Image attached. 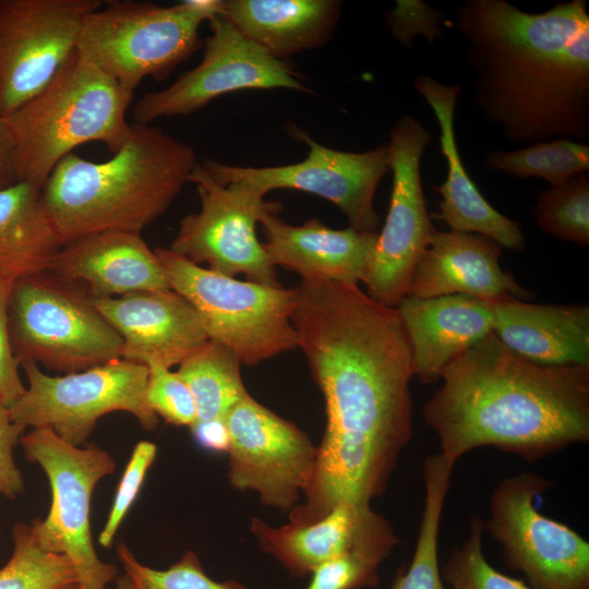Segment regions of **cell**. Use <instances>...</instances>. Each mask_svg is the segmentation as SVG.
Here are the masks:
<instances>
[{
  "label": "cell",
  "instance_id": "cell-42",
  "mask_svg": "<svg viewBox=\"0 0 589 589\" xmlns=\"http://www.w3.org/2000/svg\"><path fill=\"white\" fill-rule=\"evenodd\" d=\"M16 182L13 147L5 119L0 115V189Z\"/></svg>",
  "mask_w": 589,
  "mask_h": 589
},
{
  "label": "cell",
  "instance_id": "cell-25",
  "mask_svg": "<svg viewBox=\"0 0 589 589\" xmlns=\"http://www.w3.org/2000/svg\"><path fill=\"white\" fill-rule=\"evenodd\" d=\"M388 524L370 505L340 503L310 524L289 522L273 527L261 518H252L251 532L260 548L292 576L305 577Z\"/></svg>",
  "mask_w": 589,
  "mask_h": 589
},
{
  "label": "cell",
  "instance_id": "cell-20",
  "mask_svg": "<svg viewBox=\"0 0 589 589\" xmlns=\"http://www.w3.org/2000/svg\"><path fill=\"white\" fill-rule=\"evenodd\" d=\"M502 248L477 233L434 230L422 253L407 296L464 294L484 301L527 300L532 294L500 265Z\"/></svg>",
  "mask_w": 589,
  "mask_h": 589
},
{
  "label": "cell",
  "instance_id": "cell-44",
  "mask_svg": "<svg viewBox=\"0 0 589 589\" xmlns=\"http://www.w3.org/2000/svg\"><path fill=\"white\" fill-rule=\"evenodd\" d=\"M63 589H82V588L80 587L79 584H76V585H72V586H69V587L63 588Z\"/></svg>",
  "mask_w": 589,
  "mask_h": 589
},
{
  "label": "cell",
  "instance_id": "cell-8",
  "mask_svg": "<svg viewBox=\"0 0 589 589\" xmlns=\"http://www.w3.org/2000/svg\"><path fill=\"white\" fill-rule=\"evenodd\" d=\"M171 290L200 316L209 340L255 365L298 348L292 289L238 280L202 267L170 249L154 250Z\"/></svg>",
  "mask_w": 589,
  "mask_h": 589
},
{
  "label": "cell",
  "instance_id": "cell-14",
  "mask_svg": "<svg viewBox=\"0 0 589 589\" xmlns=\"http://www.w3.org/2000/svg\"><path fill=\"white\" fill-rule=\"evenodd\" d=\"M189 182L195 184L201 208L187 215L179 225L170 250L208 269L248 280L281 287L275 266L256 236L262 216L280 209L277 202H267L237 183H218L197 164Z\"/></svg>",
  "mask_w": 589,
  "mask_h": 589
},
{
  "label": "cell",
  "instance_id": "cell-3",
  "mask_svg": "<svg viewBox=\"0 0 589 589\" xmlns=\"http://www.w3.org/2000/svg\"><path fill=\"white\" fill-rule=\"evenodd\" d=\"M423 406L453 464L492 446L529 462L589 441V363H533L488 334L455 358Z\"/></svg>",
  "mask_w": 589,
  "mask_h": 589
},
{
  "label": "cell",
  "instance_id": "cell-36",
  "mask_svg": "<svg viewBox=\"0 0 589 589\" xmlns=\"http://www.w3.org/2000/svg\"><path fill=\"white\" fill-rule=\"evenodd\" d=\"M148 369L146 400L152 410L166 422L191 426L197 419L193 395L177 372L157 362L145 364Z\"/></svg>",
  "mask_w": 589,
  "mask_h": 589
},
{
  "label": "cell",
  "instance_id": "cell-24",
  "mask_svg": "<svg viewBox=\"0 0 589 589\" xmlns=\"http://www.w3.org/2000/svg\"><path fill=\"white\" fill-rule=\"evenodd\" d=\"M493 334L510 350L541 365L589 363V305L491 301Z\"/></svg>",
  "mask_w": 589,
  "mask_h": 589
},
{
  "label": "cell",
  "instance_id": "cell-12",
  "mask_svg": "<svg viewBox=\"0 0 589 589\" xmlns=\"http://www.w3.org/2000/svg\"><path fill=\"white\" fill-rule=\"evenodd\" d=\"M291 134L309 146L306 158L299 163L255 168L207 159L202 165L218 183H237L260 197L272 190L293 189L326 199L346 215L349 228L377 232L374 196L390 170L388 145L360 153L341 152L318 144L296 127Z\"/></svg>",
  "mask_w": 589,
  "mask_h": 589
},
{
  "label": "cell",
  "instance_id": "cell-27",
  "mask_svg": "<svg viewBox=\"0 0 589 589\" xmlns=\"http://www.w3.org/2000/svg\"><path fill=\"white\" fill-rule=\"evenodd\" d=\"M40 191L25 181L0 189V272L14 279L46 271L61 248Z\"/></svg>",
  "mask_w": 589,
  "mask_h": 589
},
{
  "label": "cell",
  "instance_id": "cell-33",
  "mask_svg": "<svg viewBox=\"0 0 589 589\" xmlns=\"http://www.w3.org/2000/svg\"><path fill=\"white\" fill-rule=\"evenodd\" d=\"M533 214L546 235L581 247L589 244V177L585 173L541 190Z\"/></svg>",
  "mask_w": 589,
  "mask_h": 589
},
{
  "label": "cell",
  "instance_id": "cell-23",
  "mask_svg": "<svg viewBox=\"0 0 589 589\" xmlns=\"http://www.w3.org/2000/svg\"><path fill=\"white\" fill-rule=\"evenodd\" d=\"M396 310L410 346L414 376L422 384L440 381L455 358L493 332L491 301L469 296H406Z\"/></svg>",
  "mask_w": 589,
  "mask_h": 589
},
{
  "label": "cell",
  "instance_id": "cell-11",
  "mask_svg": "<svg viewBox=\"0 0 589 589\" xmlns=\"http://www.w3.org/2000/svg\"><path fill=\"white\" fill-rule=\"evenodd\" d=\"M553 482L533 471L500 481L484 529L503 550L507 567L522 573L530 589H589V543L567 525L540 513L534 501Z\"/></svg>",
  "mask_w": 589,
  "mask_h": 589
},
{
  "label": "cell",
  "instance_id": "cell-4",
  "mask_svg": "<svg viewBox=\"0 0 589 589\" xmlns=\"http://www.w3.org/2000/svg\"><path fill=\"white\" fill-rule=\"evenodd\" d=\"M197 164L188 143L133 123L129 140L107 160L65 156L40 201L61 247L105 231L141 233L169 208Z\"/></svg>",
  "mask_w": 589,
  "mask_h": 589
},
{
  "label": "cell",
  "instance_id": "cell-13",
  "mask_svg": "<svg viewBox=\"0 0 589 589\" xmlns=\"http://www.w3.org/2000/svg\"><path fill=\"white\" fill-rule=\"evenodd\" d=\"M431 141L432 135L412 116L398 118L389 132V207L363 283L366 294L386 306L396 308L407 296L414 268L435 230L420 169Z\"/></svg>",
  "mask_w": 589,
  "mask_h": 589
},
{
  "label": "cell",
  "instance_id": "cell-15",
  "mask_svg": "<svg viewBox=\"0 0 589 589\" xmlns=\"http://www.w3.org/2000/svg\"><path fill=\"white\" fill-rule=\"evenodd\" d=\"M208 22L211 35L201 62L170 86L145 94L133 108L134 123L189 116L221 95L243 89L308 91L291 64L245 37L221 13Z\"/></svg>",
  "mask_w": 589,
  "mask_h": 589
},
{
  "label": "cell",
  "instance_id": "cell-18",
  "mask_svg": "<svg viewBox=\"0 0 589 589\" xmlns=\"http://www.w3.org/2000/svg\"><path fill=\"white\" fill-rule=\"evenodd\" d=\"M92 302L122 338L121 358L128 361L143 365L153 361L170 369L208 340L194 308L171 289Z\"/></svg>",
  "mask_w": 589,
  "mask_h": 589
},
{
  "label": "cell",
  "instance_id": "cell-1",
  "mask_svg": "<svg viewBox=\"0 0 589 589\" xmlns=\"http://www.w3.org/2000/svg\"><path fill=\"white\" fill-rule=\"evenodd\" d=\"M298 347L323 394L326 428L305 501L289 522L380 496L413 432L410 346L396 308L359 285L301 278L292 288Z\"/></svg>",
  "mask_w": 589,
  "mask_h": 589
},
{
  "label": "cell",
  "instance_id": "cell-30",
  "mask_svg": "<svg viewBox=\"0 0 589 589\" xmlns=\"http://www.w3.org/2000/svg\"><path fill=\"white\" fill-rule=\"evenodd\" d=\"M484 165L492 171L520 179L541 178L556 185L589 170V146L558 137L515 151L493 149L486 154Z\"/></svg>",
  "mask_w": 589,
  "mask_h": 589
},
{
  "label": "cell",
  "instance_id": "cell-31",
  "mask_svg": "<svg viewBox=\"0 0 589 589\" xmlns=\"http://www.w3.org/2000/svg\"><path fill=\"white\" fill-rule=\"evenodd\" d=\"M12 541L11 557L0 569V589H63L79 584L71 561L40 549L29 524L14 525Z\"/></svg>",
  "mask_w": 589,
  "mask_h": 589
},
{
  "label": "cell",
  "instance_id": "cell-32",
  "mask_svg": "<svg viewBox=\"0 0 589 589\" xmlns=\"http://www.w3.org/2000/svg\"><path fill=\"white\" fill-rule=\"evenodd\" d=\"M399 543L390 524L312 572L305 589H363L378 582V567Z\"/></svg>",
  "mask_w": 589,
  "mask_h": 589
},
{
  "label": "cell",
  "instance_id": "cell-37",
  "mask_svg": "<svg viewBox=\"0 0 589 589\" xmlns=\"http://www.w3.org/2000/svg\"><path fill=\"white\" fill-rule=\"evenodd\" d=\"M156 454L157 446L153 442L141 441L134 446L119 482L108 518L98 536V542L104 548L112 545L116 533L136 500Z\"/></svg>",
  "mask_w": 589,
  "mask_h": 589
},
{
  "label": "cell",
  "instance_id": "cell-39",
  "mask_svg": "<svg viewBox=\"0 0 589 589\" xmlns=\"http://www.w3.org/2000/svg\"><path fill=\"white\" fill-rule=\"evenodd\" d=\"M14 278L0 272V401L11 407L25 392L9 334V302Z\"/></svg>",
  "mask_w": 589,
  "mask_h": 589
},
{
  "label": "cell",
  "instance_id": "cell-43",
  "mask_svg": "<svg viewBox=\"0 0 589 589\" xmlns=\"http://www.w3.org/2000/svg\"><path fill=\"white\" fill-rule=\"evenodd\" d=\"M113 582V587L109 589H135L132 581L125 574L117 576Z\"/></svg>",
  "mask_w": 589,
  "mask_h": 589
},
{
  "label": "cell",
  "instance_id": "cell-38",
  "mask_svg": "<svg viewBox=\"0 0 589 589\" xmlns=\"http://www.w3.org/2000/svg\"><path fill=\"white\" fill-rule=\"evenodd\" d=\"M443 13L429 3L418 0H398L393 10L387 11L385 21L395 38L408 49L417 34L425 36L431 44L442 38L438 24Z\"/></svg>",
  "mask_w": 589,
  "mask_h": 589
},
{
  "label": "cell",
  "instance_id": "cell-7",
  "mask_svg": "<svg viewBox=\"0 0 589 589\" xmlns=\"http://www.w3.org/2000/svg\"><path fill=\"white\" fill-rule=\"evenodd\" d=\"M9 334L17 363L70 374L121 359L123 341L80 284L41 271L14 280Z\"/></svg>",
  "mask_w": 589,
  "mask_h": 589
},
{
  "label": "cell",
  "instance_id": "cell-19",
  "mask_svg": "<svg viewBox=\"0 0 589 589\" xmlns=\"http://www.w3.org/2000/svg\"><path fill=\"white\" fill-rule=\"evenodd\" d=\"M414 88L432 109L440 127L442 155L447 164L446 180L432 189L441 194L440 212L431 217L444 221L449 230L477 233L501 248L521 251L526 238L520 223L497 212L468 176L457 146L454 115L460 86L444 84L430 75H418Z\"/></svg>",
  "mask_w": 589,
  "mask_h": 589
},
{
  "label": "cell",
  "instance_id": "cell-17",
  "mask_svg": "<svg viewBox=\"0 0 589 589\" xmlns=\"http://www.w3.org/2000/svg\"><path fill=\"white\" fill-rule=\"evenodd\" d=\"M224 420L231 486L255 492L266 506L284 512L294 508L316 465L317 447L309 436L251 395L237 402Z\"/></svg>",
  "mask_w": 589,
  "mask_h": 589
},
{
  "label": "cell",
  "instance_id": "cell-41",
  "mask_svg": "<svg viewBox=\"0 0 589 589\" xmlns=\"http://www.w3.org/2000/svg\"><path fill=\"white\" fill-rule=\"evenodd\" d=\"M190 429L202 447L217 452L228 450L229 434L224 419L196 420Z\"/></svg>",
  "mask_w": 589,
  "mask_h": 589
},
{
  "label": "cell",
  "instance_id": "cell-10",
  "mask_svg": "<svg viewBox=\"0 0 589 589\" xmlns=\"http://www.w3.org/2000/svg\"><path fill=\"white\" fill-rule=\"evenodd\" d=\"M21 368L28 386L9 409L25 429L50 428L64 442L85 446L97 421L113 411L132 414L144 430L158 424L146 400V365L121 358L57 376L33 362Z\"/></svg>",
  "mask_w": 589,
  "mask_h": 589
},
{
  "label": "cell",
  "instance_id": "cell-26",
  "mask_svg": "<svg viewBox=\"0 0 589 589\" xmlns=\"http://www.w3.org/2000/svg\"><path fill=\"white\" fill-rule=\"evenodd\" d=\"M337 0H227L221 14L278 59L326 43L338 22Z\"/></svg>",
  "mask_w": 589,
  "mask_h": 589
},
{
  "label": "cell",
  "instance_id": "cell-34",
  "mask_svg": "<svg viewBox=\"0 0 589 589\" xmlns=\"http://www.w3.org/2000/svg\"><path fill=\"white\" fill-rule=\"evenodd\" d=\"M484 520L472 515L465 540L453 548L441 568L450 589H530L525 582L496 570L482 549Z\"/></svg>",
  "mask_w": 589,
  "mask_h": 589
},
{
  "label": "cell",
  "instance_id": "cell-35",
  "mask_svg": "<svg viewBox=\"0 0 589 589\" xmlns=\"http://www.w3.org/2000/svg\"><path fill=\"white\" fill-rule=\"evenodd\" d=\"M117 555L135 589H248L235 580L219 582L209 578L193 551H187L166 569L142 564L123 542L118 544Z\"/></svg>",
  "mask_w": 589,
  "mask_h": 589
},
{
  "label": "cell",
  "instance_id": "cell-29",
  "mask_svg": "<svg viewBox=\"0 0 589 589\" xmlns=\"http://www.w3.org/2000/svg\"><path fill=\"white\" fill-rule=\"evenodd\" d=\"M240 366L229 348L209 339L179 364L177 373L193 395L196 420L224 419L237 402L250 395Z\"/></svg>",
  "mask_w": 589,
  "mask_h": 589
},
{
  "label": "cell",
  "instance_id": "cell-9",
  "mask_svg": "<svg viewBox=\"0 0 589 589\" xmlns=\"http://www.w3.org/2000/svg\"><path fill=\"white\" fill-rule=\"evenodd\" d=\"M20 444L27 461L44 470L51 488L47 516L29 524L36 543L47 552L65 555L82 589H108L117 569L98 557L89 515L95 486L116 470L112 456L95 445L73 446L50 428L31 429Z\"/></svg>",
  "mask_w": 589,
  "mask_h": 589
},
{
  "label": "cell",
  "instance_id": "cell-2",
  "mask_svg": "<svg viewBox=\"0 0 589 589\" xmlns=\"http://www.w3.org/2000/svg\"><path fill=\"white\" fill-rule=\"evenodd\" d=\"M586 0L541 13L506 0H465L452 25L466 43L473 101L508 141L589 140V14Z\"/></svg>",
  "mask_w": 589,
  "mask_h": 589
},
{
  "label": "cell",
  "instance_id": "cell-16",
  "mask_svg": "<svg viewBox=\"0 0 589 589\" xmlns=\"http://www.w3.org/2000/svg\"><path fill=\"white\" fill-rule=\"evenodd\" d=\"M101 0H0V115L40 93L76 51Z\"/></svg>",
  "mask_w": 589,
  "mask_h": 589
},
{
  "label": "cell",
  "instance_id": "cell-5",
  "mask_svg": "<svg viewBox=\"0 0 589 589\" xmlns=\"http://www.w3.org/2000/svg\"><path fill=\"white\" fill-rule=\"evenodd\" d=\"M133 93L75 51L40 93L4 117L16 181L41 189L65 156L89 142L117 153L132 131L125 115Z\"/></svg>",
  "mask_w": 589,
  "mask_h": 589
},
{
  "label": "cell",
  "instance_id": "cell-21",
  "mask_svg": "<svg viewBox=\"0 0 589 589\" xmlns=\"http://www.w3.org/2000/svg\"><path fill=\"white\" fill-rule=\"evenodd\" d=\"M48 271L84 284L92 298H116L136 291L169 290L168 276L141 233L105 231L62 245Z\"/></svg>",
  "mask_w": 589,
  "mask_h": 589
},
{
  "label": "cell",
  "instance_id": "cell-40",
  "mask_svg": "<svg viewBox=\"0 0 589 589\" xmlns=\"http://www.w3.org/2000/svg\"><path fill=\"white\" fill-rule=\"evenodd\" d=\"M25 428L15 423L9 407L0 401V494L13 500L24 492L23 476L14 459V447Z\"/></svg>",
  "mask_w": 589,
  "mask_h": 589
},
{
  "label": "cell",
  "instance_id": "cell-22",
  "mask_svg": "<svg viewBox=\"0 0 589 589\" xmlns=\"http://www.w3.org/2000/svg\"><path fill=\"white\" fill-rule=\"evenodd\" d=\"M271 263L301 278L358 285L364 283L378 232L333 229L312 218L292 226L269 212L260 220Z\"/></svg>",
  "mask_w": 589,
  "mask_h": 589
},
{
  "label": "cell",
  "instance_id": "cell-6",
  "mask_svg": "<svg viewBox=\"0 0 589 589\" xmlns=\"http://www.w3.org/2000/svg\"><path fill=\"white\" fill-rule=\"evenodd\" d=\"M221 0L104 2L84 19L76 52L127 89L163 79L202 45L200 27L221 13Z\"/></svg>",
  "mask_w": 589,
  "mask_h": 589
},
{
  "label": "cell",
  "instance_id": "cell-28",
  "mask_svg": "<svg viewBox=\"0 0 589 589\" xmlns=\"http://www.w3.org/2000/svg\"><path fill=\"white\" fill-rule=\"evenodd\" d=\"M454 466L441 453L423 462L424 503L412 560L392 589H445L438 563V534L442 513Z\"/></svg>",
  "mask_w": 589,
  "mask_h": 589
}]
</instances>
